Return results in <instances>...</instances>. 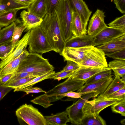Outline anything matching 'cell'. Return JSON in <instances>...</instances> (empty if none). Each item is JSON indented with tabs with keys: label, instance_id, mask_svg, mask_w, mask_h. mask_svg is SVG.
<instances>
[{
	"label": "cell",
	"instance_id": "1",
	"mask_svg": "<svg viewBox=\"0 0 125 125\" xmlns=\"http://www.w3.org/2000/svg\"><path fill=\"white\" fill-rule=\"evenodd\" d=\"M85 83V81L68 77L64 82L56 86L45 94L36 97L30 101L46 108L53 105L51 103L56 101V98L59 94L77 90Z\"/></svg>",
	"mask_w": 125,
	"mask_h": 125
},
{
	"label": "cell",
	"instance_id": "2",
	"mask_svg": "<svg viewBox=\"0 0 125 125\" xmlns=\"http://www.w3.org/2000/svg\"><path fill=\"white\" fill-rule=\"evenodd\" d=\"M46 38L53 50L59 54L65 47L61 34L58 19L55 12L52 14L47 13L41 25Z\"/></svg>",
	"mask_w": 125,
	"mask_h": 125
},
{
	"label": "cell",
	"instance_id": "3",
	"mask_svg": "<svg viewBox=\"0 0 125 125\" xmlns=\"http://www.w3.org/2000/svg\"><path fill=\"white\" fill-rule=\"evenodd\" d=\"M54 70V67L50 63L48 59L44 58L39 53L29 52L21 62L15 73H31L42 75Z\"/></svg>",
	"mask_w": 125,
	"mask_h": 125
},
{
	"label": "cell",
	"instance_id": "4",
	"mask_svg": "<svg viewBox=\"0 0 125 125\" xmlns=\"http://www.w3.org/2000/svg\"><path fill=\"white\" fill-rule=\"evenodd\" d=\"M62 39L65 43L72 37V10L67 0H60L55 9Z\"/></svg>",
	"mask_w": 125,
	"mask_h": 125
},
{
	"label": "cell",
	"instance_id": "5",
	"mask_svg": "<svg viewBox=\"0 0 125 125\" xmlns=\"http://www.w3.org/2000/svg\"><path fill=\"white\" fill-rule=\"evenodd\" d=\"M15 113L21 125H47L44 116L31 104H26L22 105Z\"/></svg>",
	"mask_w": 125,
	"mask_h": 125
},
{
	"label": "cell",
	"instance_id": "6",
	"mask_svg": "<svg viewBox=\"0 0 125 125\" xmlns=\"http://www.w3.org/2000/svg\"><path fill=\"white\" fill-rule=\"evenodd\" d=\"M28 45L30 52L42 54L53 51L41 26L30 30Z\"/></svg>",
	"mask_w": 125,
	"mask_h": 125
},
{
	"label": "cell",
	"instance_id": "7",
	"mask_svg": "<svg viewBox=\"0 0 125 125\" xmlns=\"http://www.w3.org/2000/svg\"><path fill=\"white\" fill-rule=\"evenodd\" d=\"M99 95L94 92L87 93L83 95L75 102L66 109L70 122L76 125H81L82 120L84 115L82 109L86 102L90 98L96 97Z\"/></svg>",
	"mask_w": 125,
	"mask_h": 125
},
{
	"label": "cell",
	"instance_id": "8",
	"mask_svg": "<svg viewBox=\"0 0 125 125\" xmlns=\"http://www.w3.org/2000/svg\"><path fill=\"white\" fill-rule=\"evenodd\" d=\"M105 54L102 50L93 46L86 54L80 66L104 69L108 67Z\"/></svg>",
	"mask_w": 125,
	"mask_h": 125
},
{
	"label": "cell",
	"instance_id": "9",
	"mask_svg": "<svg viewBox=\"0 0 125 125\" xmlns=\"http://www.w3.org/2000/svg\"><path fill=\"white\" fill-rule=\"evenodd\" d=\"M125 99L95 98L92 100L86 102L83 107V111L84 115L99 114L105 108Z\"/></svg>",
	"mask_w": 125,
	"mask_h": 125
},
{
	"label": "cell",
	"instance_id": "10",
	"mask_svg": "<svg viewBox=\"0 0 125 125\" xmlns=\"http://www.w3.org/2000/svg\"><path fill=\"white\" fill-rule=\"evenodd\" d=\"M89 46L81 47H65L60 54L64 61L70 60L80 64L87 53L93 47Z\"/></svg>",
	"mask_w": 125,
	"mask_h": 125
},
{
	"label": "cell",
	"instance_id": "11",
	"mask_svg": "<svg viewBox=\"0 0 125 125\" xmlns=\"http://www.w3.org/2000/svg\"><path fill=\"white\" fill-rule=\"evenodd\" d=\"M105 16L102 10L97 9L93 14L89 23L87 34L94 37L107 26L104 21Z\"/></svg>",
	"mask_w": 125,
	"mask_h": 125
},
{
	"label": "cell",
	"instance_id": "12",
	"mask_svg": "<svg viewBox=\"0 0 125 125\" xmlns=\"http://www.w3.org/2000/svg\"><path fill=\"white\" fill-rule=\"evenodd\" d=\"M125 33V31L107 26L94 37L93 46L105 44Z\"/></svg>",
	"mask_w": 125,
	"mask_h": 125
},
{
	"label": "cell",
	"instance_id": "13",
	"mask_svg": "<svg viewBox=\"0 0 125 125\" xmlns=\"http://www.w3.org/2000/svg\"><path fill=\"white\" fill-rule=\"evenodd\" d=\"M73 11L79 15L84 24L87 26L92 12L83 0H67Z\"/></svg>",
	"mask_w": 125,
	"mask_h": 125
},
{
	"label": "cell",
	"instance_id": "14",
	"mask_svg": "<svg viewBox=\"0 0 125 125\" xmlns=\"http://www.w3.org/2000/svg\"><path fill=\"white\" fill-rule=\"evenodd\" d=\"M30 30L26 32L16 45L12 52L4 60L0 62V70L10 61L19 56L26 49L28 42Z\"/></svg>",
	"mask_w": 125,
	"mask_h": 125
},
{
	"label": "cell",
	"instance_id": "15",
	"mask_svg": "<svg viewBox=\"0 0 125 125\" xmlns=\"http://www.w3.org/2000/svg\"><path fill=\"white\" fill-rule=\"evenodd\" d=\"M111 75L109 77L97 82L88 84H85L77 90V92L83 94L90 92H94L99 95L102 94L113 79Z\"/></svg>",
	"mask_w": 125,
	"mask_h": 125
},
{
	"label": "cell",
	"instance_id": "16",
	"mask_svg": "<svg viewBox=\"0 0 125 125\" xmlns=\"http://www.w3.org/2000/svg\"><path fill=\"white\" fill-rule=\"evenodd\" d=\"M96 47L102 50L105 54L125 49V33L107 43Z\"/></svg>",
	"mask_w": 125,
	"mask_h": 125
},
{
	"label": "cell",
	"instance_id": "17",
	"mask_svg": "<svg viewBox=\"0 0 125 125\" xmlns=\"http://www.w3.org/2000/svg\"><path fill=\"white\" fill-rule=\"evenodd\" d=\"M111 68L109 67L104 69L80 66L69 77L78 80L86 81L95 74L102 71Z\"/></svg>",
	"mask_w": 125,
	"mask_h": 125
},
{
	"label": "cell",
	"instance_id": "18",
	"mask_svg": "<svg viewBox=\"0 0 125 125\" xmlns=\"http://www.w3.org/2000/svg\"><path fill=\"white\" fill-rule=\"evenodd\" d=\"M20 15L22 22L26 27L25 31L41 26L43 21V19L25 10L21 12Z\"/></svg>",
	"mask_w": 125,
	"mask_h": 125
},
{
	"label": "cell",
	"instance_id": "19",
	"mask_svg": "<svg viewBox=\"0 0 125 125\" xmlns=\"http://www.w3.org/2000/svg\"><path fill=\"white\" fill-rule=\"evenodd\" d=\"M94 38L88 34L78 36L72 35L65 43V47L76 48L93 46Z\"/></svg>",
	"mask_w": 125,
	"mask_h": 125
},
{
	"label": "cell",
	"instance_id": "20",
	"mask_svg": "<svg viewBox=\"0 0 125 125\" xmlns=\"http://www.w3.org/2000/svg\"><path fill=\"white\" fill-rule=\"evenodd\" d=\"M25 49L18 57L12 60L0 70V78L7 74L15 73L21 62L29 54Z\"/></svg>",
	"mask_w": 125,
	"mask_h": 125
},
{
	"label": "cell",
	"instance_id": "21",
	"mask_svg": "<svg viewBox=\"0 0 125 125\" xmlns=\"http://www.w3.org/2000/svg\"><path fill=\"white\" fill-rule=\"evenodd\" d=\"M72 15L73 35L78 36L87 34V26L83 23L78 14L72 11Z\"/></svg>",
	"mask_w": 125,
	"mask_h": 125
},
{
	"label": "cell",
	"instance_id": "22",
	"mask_svg": "<svg viewBox=\"0 0 125 125\" xmlns=\"http://www.w3.org/2000/svg\"><path fill=\"white\" fill-rule=\"evenodd\" d=\"M27 11L43 19L47 13L45 0H34L27 9Z\"/></svg>",
	"mask_w": 125,
	"mask_h": 125
},
{
	"label": "cell",
	"instance_id": "23",
	"mask_svg": "<svg viewBox=\"0 0 125 125\" xmlns=\"http://www.w3.org/2000/svg\"><path fill=\"white\" fill-rule=\"evenodd\" d=\"M68 116L66 111L44 117L47 125H65L70 122Z\"/></svg>",
	"mask_w": 125,
	"mask_h": 125
},
{
	"label": "cell",
	"instance_id": "24",
	"mask_svg": "<svg viewBox=\"0 0 125 125\" xmlns=\"http://www.w3.org/2000/svg\"><path fill=\"white\" fill-rule=\"evenodd\" d=\"M125 87V82L121 80V77L118 75H115L114 79L108 86L106 90L97 98H102L107 96Z\"/></svg>",
	"mask_w": 125,
	"mask_h": 125
},
{
	"label": "cell",
	"instance_id": "25",
	"mask_svg": "<svg viewBox=\"0 0 125 125\" xmlns=\"http://www.w3.org/2000/svg\"><path fill=\"white\" fill-rule=\"evenodd\" d=\"M81 125H106V123L105 121L99 114H95L84 115Z\"/></svg>",
	"mask_w": 125,
	"mask_h": 125
},
{
	"label": "cell",
	"instance_id": "26",
	"mask_svg": "<svg viewBox=\"0 0 125 125\" xmlns=\"http://www.w3.org/2000/svg\"><path fill=\"white\" fill-rule=\"evenodd\" d=\"M15 21V24L12 40V52L19 41L23 32L26 28L25 26L23 24L22 21H21L19 19H16Z\"/></svg>",
	"mask_w": 125,
	"mask_h": 125
},
{
	"label": "cell",
	"instance_id": "27",
	"mask_svg": "<svg viewBox=\"0 0 125 125\" xmlns=\"http://www.w3.org/2000/svg\"><path fill=\"white\" fill-rule=\"evenodd\" d=\"M55 72L54 71L47 73L42 75L37 76L26 83L18 88H15L14 92L19 91L24 88L31 87L36 83L46 79H51L54 75Z\"/></svg>",
	"mask_w": 125,
	"mask_h": 125
},
{
	"label": "cell",
	"instance_id": "28",
	"mask_svg": "<svg viewBox=\"0 0 125 125\" xmlns=\"http://www.w3.org/2000/svg\"><path fill=\"white\" fill-rule=\"evenodd\" d=\"M15 24V21L9 25L1 30L0 32V44L12 41Z\"/></svg>",
	"mask_w": 125,
	"mask_h": 125
},
{
	"label": "cell",
	"instance_id": "29",
	"mask_svg": "<svg viewBox=\"0 0 125 125\" xmlns=\"http://www.w3.org/2000/svg\"><path fill=\"white\" fill-rule=\"evenodd\" d=\"M109 67L114 72L115 75L121 77L125 75V60H114L108 64Z\"/></svg>",
	"mask_w": 125,
	"mask_h": 125
},
{
	"label": "cell",
	"instance_id": "30",
	"mask_svg": "<svg viewBox=\"0 0 125 125\" xmlns=\"http://www.w3.org/2000/svg\"><path fill=\"white\" fill-rule=\"evenodd\" d=\"M18 11L12 10L0 14V26L1 28L5 27L14 22Z\"/></svg>",
	"mask_w": 125,
	"mask_h": 125
},
{
	"label": "cell",
	"instance_id": "31",
	"mask_svg": "<svg viewBox=\"0 0 125 125\" xmlns=\"http://www.w3.org/2000/svg\"><path fill=\"white\" fill-rule=\"evenodd\" d=\"M111 70L110 68L95 74L85 81V84L93 83L109 77L112 75Z\"/></svg>",
	"mask_w": 125,
	"mask_h": 125
},
{
	"label": "cell",
	"instance_id": "32",
	"mask_svg": "<svg viewBox=\"0 0 125 125\" xmlns=\"http://www.w3.org/2000/svg\"><path fill=\"white\" fill-rule=\"evenodd\" d=\"M6 5L9 11L12 10H19L28 9L31 5L27 4L16 0H1Z\"/></svg>",
	"mask_w": 125,
	"mask_h": 125
},
{
	"label": "cell",
	"instance_id": "33",
	"mask_svg": "<svg viewBox=\"0 0 125 125\" xmlns=\"http://www.w3.org/2000/svg\"><path fill=\"white\" fill-rule=\"evenodd\" d=\"M12 50V41L0 44V59L2 61L11 54Z\"/></svg>",
	"mask_w": 125,
	"mask_h": 125
},
{
	"label": "cell",
	"instance_id": "34",
	"mask_svg": "<svg viewBox=\"0 0 125 125\" xmlns=\"http://www.w3.org/2000/svg\"><path fill=\"white\" fill-rule=\"evenodd\" d=\"M108 25L110 27L125 31V14L116 18Z\"/></svg>",
	"mask_w": 125,
	"mask_h": 125
},
{
	"label": "cell",
	"instance_id": "35",
	"mask_svg": "<svg viewBox=\"0 0 125 125\" xmlns=\"http://www.w3.org/2000/svg\"><path fill=\"white\" fill-rule=\"evenodd\" d=\"M36 77L33 76H28L11 82L3 86L10 87L14 89L26 83Z\"/></svg>",
	"mask_w": 125,
	"mask_h": 125
},
{
	"label": "cell",
	"instance_id": "36",
	"mask_svg": "<svg viewBox=\"0 0 125 125\" xmlns=\"http://www.w3.org/2000/svg\"><path fill=\"white\" fill-rule=\"evenodd\" d=\"M111 106L113 112L119 114L122 116H125V99Z\"/></svg>",
	"mask_w": 125,
	"mask_h": 125
},
{
	"label": "cell",
	"instance_id": "37",
	"mask_svg": "<svg viewBox=\"0 0 125 125\" xmlns=\"http://www.w3.org/2000/svg\"><path fill=\"white\" fill-rule=\"evenodd\" d=\"M40 75H41L37 73H15V74L12 77H11L6 83L4 84L3 85L6 84H7L11 82L28 76H38Z\"/></svg>",
	"mask_w": 125,
	"mask_h": 125
},
{
	"label": "cell",
	"instance_id": "38",
	"mask_svg": "<svg viewBox=\"0 0 125 125\" xmlns=\"http://www.w3.org/2000/svg\"><path fill=\"white\" fill-rule=\"evenodd\" d=\"M102 98L109 99H125V87L111 94Z\"/></svg>",
	"mask_w": 125,
	"mask_h": 125
},
{
	"label": "cell",
	"instance_id": "39",
	"mask_svg": "<svg viewBox=\"0 0 125 125\" xmlns=\"http://www.w3.org/2000/svg\"><path fill=\"white\" fill-rule=\"evenodd\" d=\"M74 71H65L62 70L60 72L55 73L52 78L60 81L70 77L73 74Z\"/></svg>",
	"mask_w": 125,
	"mask_h": 125
},
{
	"label": "cell",
	"instance_id": "40",
	"mask_svg": "<svg viewBox=\"0 0 125 125\" xmlns=\"http://www.w3.org/2000/svg\"><path fill=\"white\" fill-rule=\"evenodd\" d=\"M83 95H84L83 94L81 93L70 91L58 95L56 99V101L61 99L62 98L65 97L74 98H79Z\"/></svg>",
	"mask_w": 125,
	"mask_h": 125
},
{
	"label": "cell",
	"instance_id": "41",
	"mask_svg": "<svg viewBox=\"0 0 125 125\" xmlns=\"http://www.w3.org/2000/svg\"><path fill=\"white\" fill-rule=\"evenodd\" d=\"M105 55L114 60H125V49Z\"/></svg>",
	"mask_w": 125,
	"mask_h": 125
},
{
	"label": "cell",
	"instance_id": "42",
	"mask_svg": "<svg viewBox=\"0 0 125 125\" xmlns=\"http://www.w3.org/2000/svg\"><path fill=\"white\" fill-rule=\"evenodd\" d=\"M66 65L63 68V70L65 71H74L80 67L78 63L72 61L68 60Z\"/></svg>",
	"mask_w": 125,
	"mask_h": 125
},
{
	"label": "cell",
	"instance_id": "43",
	"mask_svg": "<svg viewBox=\"0 0 125 125\" xmlns=\"http://www.w3.org/2000/svg\"><path fill=\"white\" fill-rule=\"evenodd\" d=\"M59 0H45L47 7V13L51 14L54 12L55 7Z\"/></svg>",
	"mask_w": 125,
	"mask_h": 125
},
{
	"label": "cell",
	"instance_id": "44",
	"mask_svg": "<svg viewBox=\"0 0 125 125\" xmlns=\"http://www.w3.org/2000/svg\"><path fill=\"white\" fill-rule=\"evenodd\" d=\"M20 91L25 92L27 94L31 93H35L40 92L45 93L46 92L42 90L41 88L37 87H32L23 88Z\"/></svg>",
	"mask_w": 125,
	"mask_h": 125
},
{
	"label": "cell",
	"instance_id": "45",
	"mask_svg": "<svg viewBox=\"0 0 125 125\" xmlns=\"http://www.w3.org/2000/svg\"><path fill=\"white\" fill-rule=\"evenodd\" d=\"M116 7L122 13H125V0H114Z\"/></svg>",
	"mask_w": 125,
	"mask_h": 125
},
{
	"label": "cell",
	"instance_id": "46",
	"mask_svg": "<svg viewBox=\"0 0 125 125\" xmlns=\"http://www.w3.org/2000/svg\"><path fill=\"white\" fill-rule=\"evenodd\" d=\"M13 89L12 87L3 85L0 84V101L11 90Z\"/></svg>",
	"mask_w": 125,
	"mask_h": 125
},
{
	"label": "cell",
	"instance_id": "47",
	"mask_svg": "<svg viewBox=\"0 0 125 125\" xmlns=\"http://www.w3.org/2000/svg\"><path fill=\"white\" fill-rule=\"evenodd\" d=\"M15 73L6 75L0 78V84L2 85L6 83L15 74Z\"/></svg>",
	"mask_w": 125,
	"mask_h": 125
},
{
	"label": "cell",
	"instance_id": "48",
	"mask_svg": "<svg viewBox=\"0 0 125 125\" xmlns=\"http://www.w3.org/2000/svg\"><path fill=\"white\" fill-rule=\"evenodd\" d=\"M18 1L27 4L31 5L34 0H16Z\"/></svg>",
	"mask_w": 125,
	"mask_h": 125
},
{
	"label": "cell",
	"instance_id": "49",
	"mask_svg": "<svg viewBox=\"0 0 125 125\" xmlns=\"http://www.w3.org/2000/svg\"><path fill=\"white\" fill-rule=\"evenodd\" d=\"M121 123L123 125H125V119H123L121 120L120 121Z\"/></svg>",
	"mask_w": 125,
	"mask_h": 125
},
{
	"label": "cell",
	"instance_id": "50",
	"mask_svg": "<svg viewBox=\"0 0 125 125\" xmlns=\"http://www.w3.org/2000/svg\"><path fill=\"white\" fill-rule=\"evenodd\" d=\"M121 77V80L124 82H125V75H124Z\"/></svg>",
	"mask_w": 125,
	"mask_h": 125
},
{
	"label": "cell",
	"instance_id": "51",
	"mask_svg": "<svg viewBox=\"0 0 125 125\" xmlns=\"http://www.w3.org/2000/svg\"><path fill=\"white\" fill-rule=\"evenodd\" d=\"M1 27L0 26V31L1 30Z\"/></svg>",
	"mask_w": 125,
	"mask_h": 125
},
{
	"label": "cell",
	"instance_id": "52",
	"mask_svg": "<svg viewBox=\"0 0 125 125\" xmlns=\"http://www.w3.org/2000/svg\"><path fill=\"white\" fill-rule=\"evenodd\" d=\"M1 0H0V2Z\"/></svg>",
	"mask_w": 125,
	"mask_h": 125
},
{
	"label": "cell",
	"instance_id": "53",
	"mask_svg": "<svg viewBox=\"0 0 125 125\" xmlns=\"http://www.w3.org/2000/svg\"></svg>",
	"mask_w": 125,
	"mask_h": 125
}]
</instances>
